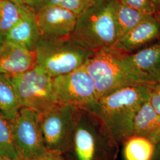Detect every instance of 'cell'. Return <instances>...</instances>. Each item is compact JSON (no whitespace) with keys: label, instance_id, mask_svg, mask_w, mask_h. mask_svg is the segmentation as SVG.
I'll return each mask as SVG.
<instances>
[{"label":"cell","instance_id":"cell-21","mask_svg":"<svg viewBox=\"0 0 160 160\" xmlns=\"http://www.w3.org/2000/svg\"><path fill=\"white\" fill-rule=\"evenodd\" d=\"M115 1L147 14L155 13L150 0H114Z\"/></svg>","mask_w":160,"mask_h":160},{"label":"cell","instance_id":"cell-20","mask_svg":"<svg viewBox=\"0 0 160 160\" xmlns=\"http://www.w3.org/2000/svg\"><path fill=\"white\" fill-rule=\"evenodd\" d=\"M0 155L8 160L19 158L12 137L10 123L0 112Z\"/></svg>","mask_w":160,"mask_h":160},{"label":"cell","instance_id":"cell-5","mask_svg":"<svg viewBox=\"0 0 160 160\" xmlns=\"http://www.w3.org/2000/svg\"><path fill=\"white\" fill-rule=\"evenodd\" d=\"M94 52L80 46L71 37L41 36L36 50V65L55 77L83 67Z\"/></svg>","mask_w":160,"mask_h":160},{"label":"cell","instance_id":"cell-16","mask_svg":"<svg viewBox=\"0 0 160 160\" xmlns=\"http://www.w3.org/2000/svg\"><path fill=\"white\" fill-rule=\"evenodd\" d=\"M20 108L9 77L0 73V112L10 122L16 117Z\"/></svg>","mask_w":160,"mask_h":160},{"label":"cell","instance_id":"cell-27","mask_svg":"<svg viewBox=\"0 0 160 160\" xmlns=\"http://www.w3.org/2000/svg\"><path fill=\"white\" fill-rule=\"evenodd\" d=\"M150 1L154 8L155 13L160 14V0H150Z\"/></svg>","mask_w":160,"mask_h":160},{"label":"cell","instance_id":"cell-12","mask_svg":"<svg viewBox=\"0 0 160 160\" xmlns=\"http://www.w3.org/2000/svg\"><path fill=\"white\" fill-rule=\"evenodd\" d=\"M21 10L20 22L4 36L6 42L29 51L36 52L41 37L36 12L27 5L21 6Z\"/></svg>","mask_w":160,"mask_h":160},{"label":"cell","instance_id":"cell-4","mask_svg":"<svg viewBox=\"0 0 160 160\" xmlns=\"http://www.w3.org/2000/svg\"><path fill=\"white\" fill-rule=\"evenodd\" d=\"M70 37L92 51L114 47L120 39L114 0H96L77 17Z\"/></svg>","mask_w":160,"mask_h":160},{"label":"cell","instance_id":"cell-32","mask_svg":"<svg viewBox=\"0 0 160 160\" xmlns=\"http://www.w3.org/2000/svg\"><path fill=\"white\" fill-rule=\"evenodd\" d=\"M26 160V159H24V158H21V157H19V158H18L17 160Z\"/></svg>","mask_w":160,"mask_h":160},{"label":"cell","instance_id":"cell-13","mask_svg":"<svg viewBox=\"0 0 160 160\" xmlns=\"http://www.w3.org/2000/svg\"><path fill=\"white\" fill-rule=\"evenodd\" d=\"M36 65V52L7 43L0 51V73L12 76L22 74Z\"/></svg>","mask_w":160,"mask_h":160},{"label":"cell","instance_id":"cell-8","mask_svg":"<svg viewBox=\"0 0 160 160\" xmlns=\"http://www.w3.org/2000/svg\"><path fill=\"white\" fill-rule=\"evenodd\" d=\"M78 108L58 103L40 114V123L48 150L62 154L70 142Z\"/></svg>","mask_w":160,"mask_h":160},{"label":"cell","instance_id":"cell-7","mask_svg":"<svg viewBox=\"0 0 160 160\" xmlns=\"http://www.w3.org/2000/svg\"><path fill=\"white\" fill-rule=\"evenodd\" d=\"M10 123L19 157L33 160L48 151L39 113L29 108H21Z\"/></svg>","mask_w":160,"mask_h":160},{"label":"cell","instance_id":"cell-24","mask_svg":"<svg viewBox=\"0 0 160 160\" xmlns=\"http://www.w3.org/2000/svg\"><path fill=\"white\" fill-rule=\"evenodd\" d=\"M61 1V0H30L27 6L36 12L45 7L59 6Z\"/></svg>","mask_w":160,"mask_h":160},{"label":"cell","instance_id":"cell-10","mask_svg":"<svg viewBox=\"0 0 160 160\" xmlns=\"http://www.w3.org/2000/svg\"><path fill=\"white\" fill-rule=\"evenodd\" d=\"M36 21L41 36L49 38L70 37L77 17L59 6L47 7L36 12Z\"/></svg>","mask_w":160,"mask_h":160},{"label":"cell","instance_id":"cell-9","mask_svg":"<svg viewBox=\"0 0 160 160\" xmlns=\"http://www.w3.org/2000/svg\"><path fill=\"white\" fill-rule=\"evenodd\" d=\"M53 89L58 102L78 109H86L97 98L94 80L83 67L53 77Z\"/></svg>","mask_w":160,"mask_h":160},{"label":"cell","instance_id":"cell-22","mask_svg":"<svg viewBox=\"0 0 160 160\" xmlns=\"http://www.w3.org/2000/svg\"><path fill=\"white\" fill-rule=\"evenodd\" d=\"M59 6L72 12L77 17L90 7L79 0H61Z\"/></svg>","mask_w":160,"mask_h":160},{"label":"cell","instance_id":"cell-28","mask_svg":"<svg viewBox=\"0 0 160 160\" xmlns=\"http://www.w3.org/2000/svg\"><path fill=\"white\" fill-rule=\"evenodd\" d=\"M9 1H11L12 3L18 5V6H24L27 5L30 0H8Z\"/></svg>","mask_w":160,"mask_h":160},{"label":"cell","instance_id":"cell-1","mask_svg":"<svg viewBox=\"0 0 160 160\" xmlns=\"http://www.w3.org/2000/svg\"><path fill=\"white\" fill-rule=\"evenodd\" d=\"M151 85H138L118 89L106 94L87 109L102 120L118 143L133 135L136 114L149 97Z\"/></svg>","mask_w":160,"mask_h":160},{"label":"cell","instance_id":"cell-25","mask_svg":"<svg viewBox=\"0 0 160 160\" xmlns=\"http://www.w3.org/2000/svg\"><path fill=\"white\" fill-rule=\"evenodd\" d=\"M33 160H67V159L59 151L48 150L45 154Z\"/></svg>","mask_w":160,"mask_h":160},{"label":"cell","instance_id":"cell-2","mask_svg":"<svg viewBox=\"0 0 160 160\" xmlns=\"http://www.w3.org/2000/svg\"><path fill=\"white\" fill-rule=\"evenodd\" d=\"M119 143L97 115L78 109L74 128L63 155L67 160H115Z\"/></svg>","mask_w":160,"mask_h":160},{"label":"cell","instance_id":"cell-11","mask_svg":"<svg viewBox=\"0 0 160 160\" xmlns=\"http://www.w3.org/2000/svg\"><path fill=\"white\" fill-rule=\"evenodd\" d=\"M160 40V14L150 15L121 38L114 48L131 54Z\"/></svg>","mask_w":160,"mask_h":160},{"label":"cell","instance_id":"cell-14","mask_svg":"<svg viewBox=\"0 0 160 160\" xmlns=\"http://www.w3.org/2000/svg\"><path fill=\"white\" fill-rule=\"evenodd\" d=\"M132 63L152 83L160 82V40L129 54Z\"/></svg>","mask_w":160,"mask_h":160},{"label":"cell","instance_id":"cell-19","mask_svg":"<svg viewBox=\"0 0 160 160\" xmlns=\"http://www.w3.org/2000/svg\"><path fill=\"white\" fill-rule=\"evenodd\" d=\"M22 17L21 6L8 0H0V33L6 35Z\"/></svg>","mask_w":160,"mask_h":160},{"label":"cell","instance_id":"cell-29","mask_svg":"<svg viewBox=\"0 0 160 160\" xmlns=\"http://www.w3.org/2000/svg\"><path fill=\"white\" fill-rule=\"evenodd\" d=\"M6 42L5 40V36L4 34L0 33V51L4 48L6 45Z\"/></svg>","mask_w":160,"mask_h":160},{"label":"cell","instance_id":"cell-3","mask_svg":"<svg viewBox=\"0 0 160 160\" xmlns=\"http://www.w3.org/2000/svg\"><path fill=\"white\" fill-rule=\"evenodd\" d=\"M84 67L95 82L98 98L124 87L155 84L136 68L128 53L114 47L94 52Z\"/></svg>","mask_w":160,"mask_h":160},{"label":"cell","instance_id":"cell-31","mask_svg":"<svg viewBox=\"0 0 160 160\" xmlns=\"http://www.w3.org/2000/svg\"><path fill=\"white\" fill-rule=\"evenodd\" d=\"M0 160H8V159H7L6 158H4V157H2V156H1V155H0Z\"/></svg>","mask_w":160,"mask_h":160},{"label":"cell","instance_id":"cell-23","mask_svg":"<svg viewBox=\"0 0 160 160\" xmlns=\"http://www.w3.org/2000/svg\"><path fill=\"white\" fill-rule=\"evenodd\" d=\"M148 101L155 110L160 115V82L149 86Z\"/></svg>","mask_w":160,"mask_h":160},{"label":"cell","instance_id":"cell-15","mask_svg":"<svg viewBox=\"0 0 160 160\" xmlns=\"http://www.w3.org/2000/svg\"><path fill=\"white\" fill-rule=\"evenodd\" d=\"M133 135L145 138L155 145L160 142V115L151 106L148 99L135 116Z\"/></svg>","mask_w":160,"mask_h":160},{"label":"cell","instance_id":"cell-30","mask_svg":"<svg viewBox=\"0 0 160 160\" xmlns=\"http://www.w3.org/2000/svg\"><path fill=\"white\" fill-rule=\"evenodd\" d=\"M79 1L84 2V4H86L87 6H90L96 0H79Z\"/></svg>","mask_w":160,"mask_h":160},{"label":"cell","instance_id":"cell-26","mask_svg":"<svg viewBox=\"0 0 160 160\" xmlns=\"http://www.w3.org/2000/svg\"><path fill=\"white\" fill-rule=\"evenodd\" d=\"M151 160H160V142L155 145L154 154Z\"/></svg>","mask_w":160,"mask_h":160},{"label":"cell","instance_id":"cell-18","mask_svg":"<svg viewBox=\"0 0 160 160\" xmlns=\"http://www.w3.org/2000/svg\"><path fill=\"white\" fill-rule=\"evenodd\" d=\"M123 143L125 160H151L155 145L145 138L132 135Z\"/></svg>","mask_w":160,"mask_h":160},{"label":"cell","instance_id":"cell-17","mask_svg":"<svg viewBox=\"0 0 160 160\" xmlns=\"http://www.w3.org/2000/svg\"><path fill=\"white\" fill-rule=\"evenodd\" d=\"M114 11L120 33V39L150 16V14L124 6L115 1Z\"/></svg>","mask_w":160,"mask_h":160},{"label":"cell","instance_id":"cell-6","mask_svg":"<svg viewBox=\"0 0 160 160\" xmlns=\"http://www.w3.org/2000/svg\"><path fill=\"white\" fill-rule=\"evenodd\" d=\"M8 77L21 108L42 114L58 104L53 77L39 65L26 72Z\"/></svg>","mask_w":160,"mask_h":160}]
</instances>
